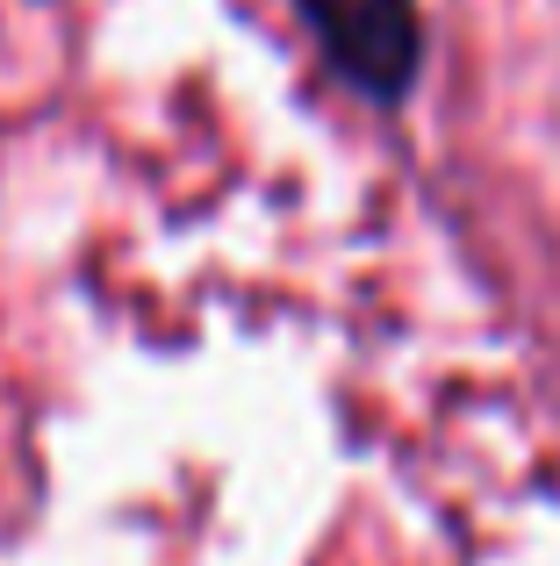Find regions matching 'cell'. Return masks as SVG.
<instances>
[{
  "mask_svg": "<svg viewBox=\"0 0 560 566\" xmlns=\"http://www.w3.org/2000/svg\"><path fill=\"white\" fill-rule=\"evenodd\" d=\"M294 14L309 22L323 65L366 94L374 108L409 101V86L424 80V14L417 0H294Z\"/></svg>",
  "mask_w": 560,
  "mask_h": 566,
  "instance_id": "cell-1",
  "label": "cell"
}]
</instances>
